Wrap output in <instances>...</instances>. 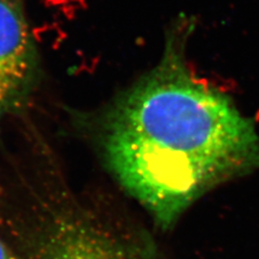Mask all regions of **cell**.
<instances>
[{
    "label": "cell",
    "instance_id": "2",
    "mask_svg": "<svg viewBox=\"0 0 259 259\" xmlns=\"http://www.w3.org/2000/svg\"><path fill=\"white\" fill-rule=\"evenodd\" d=\"M30 259H160L145 242L126 239L83 209L54 217L38 234Z\"/></svg>",
    "mask_w": 259,
    "mask_h": 259
},
{
    "label": "cell",
    "instance_id": "1",
    "mask_svg": "<svg viewBox=\"0 0 259 259\" xmlns=\"http://www.w3.org/2000/svg\"><path fill=\"white\" fill-rule=\"evenodd\" d=\"M180 20L159 63L89 119L104 164L161 229L227 182L259 171V134L229 95L186 58Z\"/></svg>",
    "mask_w": 259,
    "mask_h": 259
},
{
    "label": "cell",
    "instance_id": "4",
    "mask_svg": "<svg viewBox=\"0 0 259 259\" xmlns=\"http://www.w3.org/2000/svg\"><path fill=\"white\" fill-rule=\"evenodd\" d=\"M0 259H15L14 255L6 244V242L0 237Z\"/></svg>",
    "mask_w": 259,
    "mask_h": 259
},
{
    "label": "cell",
    "instance_id": "3",
    "mask_svg": "<svg viewBox=\"0 0 259 259\" xmlns=\"http://www.w3.org/2000/svg\"><path fill=\"white\" fill-rule=\"evenodd\" d=\"M41 78V58L22 5L0 0V128L27 107Z\"/></svg>",
    "mask_w": 259,
    "mask_h": 259
}]
</instances>
